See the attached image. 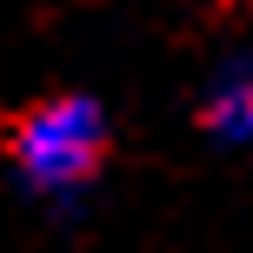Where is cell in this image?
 Here are the masks:
<instances>
[{"mask_svg":"<svg viewBox=\"0 0 253 253\" xmlns=\"http://www.w3.org/2000/svg\"><path fill=\"white\" fill-rule=\"evenodd\" d=\"M107 147H114V126H107V107L93 93H47L7 133L13 180L47 207H80L87 200V187L107 167Z\"/></svg>","mask_w":253,"mask_h":253,"instance_id":"obj_1","label":"cell"},{"mask_svg":"<svg viewBox=\"0 0 253 253\" xmlns=\"http://www.w3.org/2000/svg\"><path fill=\"white\" fill-rule=\"evenodd\" d=\"M200 133L213 147H253V47L227 53L200 87Z\"/></svg>","mask_w":253,"mask_h":253,"instance_id":"obj_2","label":"cell"}]
</instances>
